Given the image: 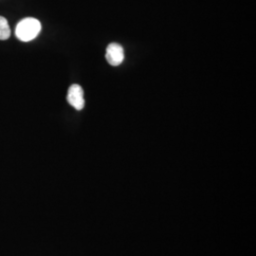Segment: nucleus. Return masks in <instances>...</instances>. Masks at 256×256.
Segmentation results:
<instances>
[{
    "instance_id": "1",
    "label": "nucleus",
    "mask_w": 256,
    "mask_h": 256,
    "mask_svg": "<svg viewBox=\"0 0 256 256\" xmlns=\"http://www.w3.org/2000/svg\"><path fill=\"white\" fill-rule=\"evenodd\" d=\"M41 30V23L34 18H27L19 21L16 28V36L22 42H28L36 38Z\"/></svg>"
},
{
    "instance_id": "2",
    "label": "nucleus",
    "mask_w": 256,
    "mask_h": 256,
    "mask_svg": "<svg viewBox=\"0 0 256 256\" xmlns=\"http://www.w3.org/2000/svg\"><path fill=\"white\" fill-rule=\"evenodd\" d=\"M66 100L75 110H82L84 106V92L81 86L79 84L70 86L68 92Z\"/></svg>"
},
{
    "instance_id": "3",
    "label": "nucleus",
    "mask_w": 256,
    "mask_h": 256,
    "mask_svg": "<svg viewBox=\"0 0 256 256\" xmlns=\"http://www.w3.org/2000/svg\"><path fill=\"white\" fill-rule=\"evenodd\" d=\"M106 59L111 66H114L122 64L124 59V52L122 46L117 43H112L108 45L106 48Z\"/></svg>"
},
{
    "instance_id": "4",
    "label": "nucleus",
    "mask_w": 256,
    "mask_h": 256,
    "mask_svg": "<svg viewBox=\"0 0 256 256\" xmlns=\"http://www.w3.org/2000/svg\"><path fill=\"white\" fill-rule=\"evenodd\" d=\"M10 36V28L7 19L0 16V40H7Z\"/></svg>"
}]
</instances>
